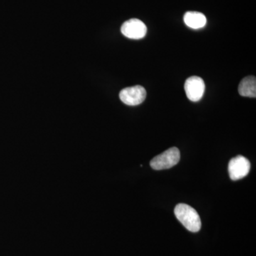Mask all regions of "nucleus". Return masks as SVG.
Listing matches in <instances>:
<instances>
[{"label":"nucleus","instance_id":"6","mask_svg":"<svg viewBox=\"0 0 256 256\" xmlns=\"http://www.w3.org/2000/svg\"><path fill=\"white\" fill-rule=\"evenodd\" d=\"M184 90L190 100L197 102L201 100L204 94V82L198 76L190 77L185 82Z\"/></svg>","mask_w":256,"mask_h":256},{"label":"nucleus","instance_id":"2","mask_svg":"<svg viewBox=\"0 0 256 256\" xmlns=\"http://www.w3.org/2000/svg\"><path fill=\"white\" fill-rule=\"evenodd\" d=\"M180 160V152L174 146L153 158L150 165L156 170L170 169L178 164Z\"/></svg>","mask_w":256,"mask_h":256},{"label":"nucleus","instance_id":"5","mask_svg":"<svg viewBox=\"0 0 256 256\" xmlns=\"http://www.w3.org/2000/svg\"><path fill=\"white\" fill-rule=\"evenodd\" d=\"M121 32L124 36L132 40H140L146 34V26L144 22L138 18L128 20L121 26Z\"/></svg>","mask_w":256,"mask_h":256},{"label":"nucleus","instance_id":"3","mask_svg":"<svg viewBox=\"0 0 256 256\" xmlns=\"http://www.w3.org/2000/svg\"><path fill=\"white\" fill-rule=\"evenodd\" d=\"M250 169V162L245 156H238L232 158L229 162V176L234 181L245 178L248 174Z\"/></svg>","mask_w":256,"mask_h":256},{"label":"nucleus","instance_id":"8","mask_svg":"<svg viewBox=\"0 0 256 256\" xmlns=\"http://www.w3.org/2000/svg\"><path fill=\"white\" fill-rule=\"evenodd\" d=\"M238 92L244 97H256V78L255 76H247L239 84Z\"/></svg>","mask_w":256,"mask_h":256},{"label":"nucleus","instance_id":"1","mask_svg":"<svg viewBox=\"0 0 256 256\" xmlns=\"http://www.w3.org/2000/svg\"><path fill=\"white\" fill-rule=\"evenodd\" d=\"M178 220L190 232L196 233L201 229L202 222L196 210L185 204H180L174 208Z\"/></svg>","mask_w":256,"mask_h":256},{"label":"nucleus","instance_id":"7","mask_svg":"<svg viewBox=\"0 0 256 256\" xmlns=\"http://www.w3.org/2000/svg\"><path fill=\"white\" fill-rule=\"evenodd\" d=\"M184 21L186 26L192 28H204L206 24L205 15L198 12H188L184 16Z\"/></svg>","mask_w":256,"mask_h":256},{"label":"nucleus","instance_id":"4","mask_svg":"<svg viewBox=\"0 0 256 256\" xmlns=\"http://www.w3.org/2000/svg\"><path fill=\"white\" fill-rule=\"evenodd\" d=\"M119 96L121 101L124 104L134 106L140 105L146 100V92L141 86H134L122 89Z\"/></svg>","mask_w":256,"mask_h":256}]
</instances>
